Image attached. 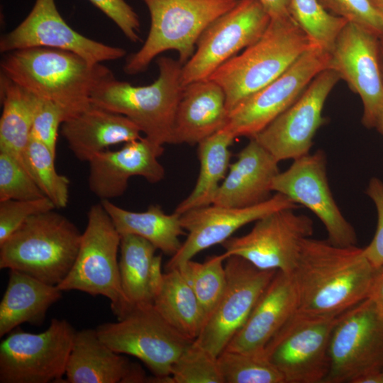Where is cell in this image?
Listing matches in <instances>:
<instances>
[{"label":"cell","mask_w":383,"mask_h":383,"mask_svg":"<svg viewBox=\"0 0 383 383\" xmlns=\"http://www.w3.org/2000/svg\"><path fill=\"white\" fill-rule=\"evenodd\" d=\"M330 370L324 383H354L383 370V314L366 299L341 313L332 331Z\"/></svg>","instance_id":"obj_10"},{"label":"cell","mask_w":383,"mask_h":383,"mask_svg":"<svg viewBox=\"0 0 383 383\" xmlns=\"http://www.w3.org/2000/svg\"><path fill=\"white\" fill-rule=\"evenodd\" d=\"M53 210L32 216L0 245V268L58 285L76 259L82 233Z\"/></svg>","instance_id":"obj_5"},{"label":"cell","mask_w":383,"mask_h":383,"mask_svg":"<svg viewBox=\"0 0 383 383\" xmlns=\"http://www.w3.org/2000/svg\"><path fill=\"white\" fill-rule=\"evenodd\" d=\"M365 192L375 205L377 224L372 241L363 252L371 265L378 269L383 266V181L375 177L371 178Z\"/></svg>","instance_id":"obj_43"},{"label":"cell","mask_w":383,"mask_h":383,"mask_svg":"<svg viewBox=\"0 0 383 383\" xmlns=\"http://www.w3.org/2000/svg\"><path fill=\"white\" fill-rule=\"evenodd\" d=\"M76 331L67 320L57 318L40 333L13 329L0 344V382H61Z\"/></svg>","instance_id":"obj_9"},{"label":"cell","mask_w":383,"mask_h":383,"mask_svg":"<svg viewBox=\"0 0 383 383\" xmlns=\"http://www.w3.org/2000/svg\"><path fill=\"white\" fill-rule=\"evenodd\" d=\"M147 6L150 26L142 47L130 55L125 73L146 71L160 54L175 50L184 65L193 55L203 31L217 18L231 9L238 0H141Z\"/></svg>","instance_id":"obj_6"},{"label":"cell","mask_w":383,"mask_h":383,"mask_svg":"<svg viewBox=\"0 0 383 383\" xmlns=\"http://www.w3.org/2000/svg\"><path fill=\"white\" fill-rule=\"evenodd\" d=\"M272 190L312 211L322 222L328 240L338 246H353L357 235L332 195L326 174V156L318 150L293 160L274 178Z\"/></svg>","instance_id":"obj_17"},{"label":"cell","mask_w":383,"mask_h":383,"mask_svg":"<svg viewBox=\"0 0 383 383\" xmlns=\"http://www.w3.org/2000/svg\"><path fill=\"white\" fill-rule=\"evenodd\" d=\"M23 159L27 170L43 194L56 209L65 208L69 201L70 182L57 172L55 155L45 145L30 136Z\"/></svg>","instance_id":"obj_33"},{"label":"cell","mask_w":383,"mask_h":383,"mask_svg":"<svg viewBox=\"0 0 383 383\" xmlns=\"http://www.w3.org/2000/svg\"><path fill=\"white\" fill-rule=\"evenodd\" d=\"M46 196L28 200L0 201V245L33 215L55 209Z\"/></svg>","instance_id":"obj_40"},{"label":"cell","mask_w":383,"mask_h":383,"mask_svg":"<svg viewBox=\"0 0 383 383\" xmlns=\"http://www.w3.org/2000/svg\"><path fill=\"white\" fill-rule=\"evenodd\" d=\"M57 285L45 283L20 271L9 270L0 303V337L20 325H40L48 309L62 296Z\"/></svg>","instance_id":"obj_27"},{"label":"cell","mask_w":383,"mask_h":383,"mask_svg":"<svg viewBox=\"0 0 383 383\" xmlns=\"http://www.w3.org/2000/svg\"><path fill=\"white\" fill-rule=\"evenodd\" d=\"M121 235L101 201L87 213V223L72 269L57 285L62 291L78 290L101 295L111 302L117 318L131 307L121 283L118 252Z\"/></svg>","instance_id":"obj_7"},{"label":"cell","mask_w":383,"mask_h":383,"mask_svg":"<svg viewBox=\"0 0 383 383\" xmlns=\"http://www.w3.org/2000/svg\"><path fill=\"white\" fill-rule=\"evenodd\" d=\"M99 338L120 354L139 359L152 373L151 383H173V364L193 341L174 330L153 304L132 306L116 322L96 328Z\"/></svg>","instance_id":"obj_8"},{"label":"cell","mask_w":383,"mask_h":383,"mask_svg":"<svg viewBox=\"0 0 383 383\" xmlns=\"http://www.w3.org/2000/svg\"><path fill=\"white\" fill-rule=\"evenodd\" d=\"M65 376L68 383H147L150 379L140 365L113 350L90 328L76 331Z\"/></svg>","instance_id":"obj_23"},{"label":"cell","mask_w":383,"mask_h":383,"mask_svg":"<svg viewBox=\"0 0 383 383\" xmlns=\"http://www.w3.org/2000/svg\"><path fill=\"white\" fill-rule=\"evenodd\" d=\"M289 11L311 43L330 53L338 35L348 23L329 13L319 0H289Z\"/></svg>","instance_id":"obj_35"},{"label":"cell","mask_w":383,"mask_h":383,"mask_svg":"<svg viewBox=\"0 0 383 383\" xmlns=\"http://www.w3.org/2000/svg\"><path fill=\"white\" fill-rule=\"evenodd\" d=\"M173 383H223L218 357L193 340L174 362Z\"/></svg>","instance_id":"obj_37"},{"label":"cell","mask_w":383,"mask_h":383,"mask_svg":"<svg viewBox=\"0 0 383 383\" xmlns=\"http://www.w3.org/2000/svg\"><path fill=\"white\" fill-rule=\"evenodd\" d=\"M235 139L229 131L222 128L198 144L199 177L192 192L177 205L175 212L182 214L213 204L228 173L231 157L229 148Z\"/></svg>","instance_id":"obj_31"},{"label":"cell","mask_w":383,"mask_h":383,"mask_svg":"<svg viewBox=\"0 0 383 383\" xmlns=\"http://www.w3.org/2000/svg\"><path fill=\"white\" fill-rule=\"evenodd\" d=\"M295 210L279 209L260 218L247 234L224 241V252L260 270L292 273L303 240L313 232V221Z\"/></svg>","instance_id":"obj_14"},{"label":"cell","mask_w":383,"mask_h":383,"mask_svg":"<svg viewBox=\"0 0 383 383\" xmlns=\"http://www.w3.org/2000/svg\"><path fill=\"white\" fill-rule=\"evenodd\" d=\"M65 120L60 107L36 96L30 136L45 145L55 155L58 131Z\"/></svg>","instance_id":"obj_41"},{"label":"cell","mask_w":383,"mask_h":383,"mask_svg":"<svg viewBox=\"0 0 383 383\" xmlns=\"http://www.w3.org/2000/svg\"><path fill=\"white\" fill-rule=\"evenodd\" d=\"M226 95L215 82L202 79L183 87L177 109L172 144H199L226 123Z\"/></svg>","instance_id":"obj_26"},{"label":"cell","mask_w":383,"mask_h":383,"mask_svg":"<svg viewBox=\"0 0 383 383\" xmlns=\"http://www.w3.org/2000/svg\"><path fill=\"white\" fill-rule=\"evenodd\" d=\"M340 79L334 70H324L287 110L250 138L279 162L309 154L316 133L325 122L323 109L326 99Z\"/></svg>","instance_id":"obj_16"},{"label":"cell","mask_w":383,"mask_h":383,"mask_svg":"<svg viewBox=\"0 0 383 383\" xmlns=\"http://www.w3.org/2000/svg\"><path fill=\"white\" fill-rule=\"evenodd\" d=\"M329 13L383 39V11L372 0H319Z\"/></svg>","instance_id":"obj_39"},{"label":"cell","mask_w":383,"mask_h":383,"mask_svg":"<svg viewBox=\"0 0 383 383\" xmlns=\"http://www.w3.org/2000/svg\"><path fill=\"white\" fill-rule=\"evenodd\" d=\"M376 270L363 248L305 238L292 272L296 313L338 316L368 298Z\"/></svg>","instance_id":"obj_1"},{"label":"cell","mask_w":383,"mask_h":383,"mask_svg":"<svg viewBox=\"0 0 383 383\" xmlns=\"http://www.w3.org/2000/svg\"><path fill=\"white\" fill-rule=\"evenodd\" d=\"M368 299L374 302L383 314V266L376 270Z\"/></svg>","instance_id":"obj_45"},{"label":"cell","mask_w":383,"mask_h":383,"mask_svg":"<svg viewBox=\"0 0 383 383\" xmlns=\"http://www.w3.org/2000/svg\"><path fill=\"white\" fill-rule=\"evenodd\" d=\"M1 74L33 95L52 102L65 120L91 104L94 90L114 76L101 63H92L67 50L29 48L4 54Z\"/></svg>","instance_id":"obj_2"},{"label":"cell","mask_w":383,"mask_h":383,"mask_svg":"<svg viewBox=\"0 0 383 383\" xmlns=\"http://www.w3.org/2000/svg\"><path fill=\"white\" fill-rule=\"evenodd\" d=\"M156 63L159 75L152 84L137 87L113 76L94 90L91 101L126 116L145 137L164 145L172 144L175 114L183 89V65L167 56L158 57Z\"/></svg>","instance_id":"obj_4"},{"label":"cell","mask_w":383,"mask_h":383,"mask_svg":"<svg viewBox=\"0 0 383 383\" xmlns=\"http://www.w3.org/2000/svg\"><path fill=\"white\" fill-rule=\"evenodd\" d=\"M299 205L287 196L276 193L267 201L245 208L211 204L181 214V223L187 236L177 252L165 266L166 271L178 268L199 252L222 244L241 227L279 209H297Z\"/></svg>","instance_id":"obj_20"},{"label":"cell","mask_w":383,"mask_h":383,"mask_svg":"<svg viewBox=\"0 0 383 383\" xmlns=\"http://www.w3.org/2000/svg\"><path fill=\"white\" fill-rule=\"evenodd\" d=\"M223 383H284L263 353L224 350L218 356Z\"/></svg>","instance_id":"obj_36"},{"label":"cell","mask_w":383,"mask_h":383,"mask_svg":"<svg viewBox=\"0 0 383 383\" xmlns=\"http://www.w3.org/2000/svg\"><path fill=\"white\" fill-rule=\"evenodd\" d=\"M140 133L126 116L93 104L61 126V134L70 150L84 162L110 146L140 138Z\"/></svg>","instance_id":"obj_25"},{"label":"cell","mask_w":383,"mask_h":383,"mask_svg":"<svg viewBox=\"0 0 383 383\" xmlns=\"http://www.w3.org/2000/svg\"><path fill=\"white\" fill-rule=\"evenodd\" d=\"M339 316L295 312L271 339L264 353L284 383L325 382L330 370V338Z\"/></svg>","instance_id":"obj_12"},{"label":"cell","mask_w":383,"mask_h":383,"mask_svg":"<svg viewBox=\"0 0 383 383\" xmlns=\"http://www.w3.org/2000/svg\"><path fill=\"white\" fill-rule=\"evenodd\" d=\"M44 196L25 165L12 155L0 151V201Z\"/></svg>","instance_id":"obj_38"},{"label":"cell","mask_w":383,"mask_h":383,"mask_svg":"<svg viewBox=\"0 0 383 383\" xmlns=\"http://www.w3.org/2000/svg\"><path fill=\"white\" fill-rule=\"evenodd\" d=\"M29 48H50L76 53L92 63L117 60L126 51L96 41L72 29L55 0H35L28 16L0 40L3 54Z\"/></svg>","instance_id":"obj_18"},{"label":"cell","mask_w":383,"mask_h":383,"mask_svg":"<svg viewBox=\"0 0 383 383\" xmlns=\"http://www.w3.org/2000/svg\"><path fill=\"white\" fill-rule=\"evenodd\" d=\"M259 1L272 19L291 16L289 11V0Z\"/></svg>","instance_id":"obj_44"},{"label":"cell","mask_w":383,"mask_h":383,"mask_svg":"<svg viewBox=\"0 0 383 383\" xmlns=\"http://www.w3.org/2000/svg\"><path fill=\"white\" fill-rule=\"evenodd\" d=\"M270 21L259 0H238L199 38L194 53L182 66V87L208 79L221 65L255 43Z\"/></svg>","instance_id":"obj_13"},{"label":"cell","mask_w":383,"mask_h":383,"mask_svg":"<svg viewBox=\"0 0 383 383\" xmlns=\"http://www.w3.org/2000/svg\"><path fill=\"white\" fill-rule=\"evenodd\" d=\"M382 372H372L357 378L354 383H382Z\"/></svg>","instance_id":"obj_46"},{"label":"cell","mask_w":383,"mask_h":383,"mask_svg":"<svg viewBox=\"0 0 383 383\" xmlns=\"http://www.w3.org/2000/svg\"><path fill=\"white\" fill-rule=\"evenodd\" d=\"M279 162L255 139L250 138L230 165L212 204L245 208L267 201L271 197L272 181L280 172Z\"/></svg>","instance_id":"obj_24"},{"label":"cell","mask_w":383,"mask_h":383,"mask_svg":"<svg viewBox=\"0 0 383 383\" xmlns=\"http://www.w3.org/2000/svg\"><path fill=\"white\" fill-rule=\"evenodd\" d=\"M296 308L297 293L292 273L277 271L245 323L224 350L263 353Z\"/></svg>","instance_id":"obj_22"},{"label":"cell","mask_w":383,"mask_h":383,"mask_svg":"<svg viewBox=\"0 0 383 383\" xmlns=\"http://www.w3.org/2000/svg\"><path fill=\"white\" fill-rule=\"evenodd\" d=\"M0 99L3 107L0 151L12 155L25 165L23 155L31 135L36 96L1 74Z\"/></svg>","instance_id":"obj_32"},{"label":"cell","mask_w":383,"mask_h":383,"mask_svg":"<svg viewBox=\"0 0 383 383\" xmlns=\"http://www.w3.org/2000/svg\"><path fill=\"white\" fill-rule=\"evenodd\" d=\"M331 62L328 51L312 44L280 76L234 107L223 128L235 138L254 137L287 110L317 74L331 68Z\"/></svg>","instance_id":"obj_11"},{"label":"cell","mask_w":383,"mask_h":383,"mask_svg":"<svg viewBox=\"0 0 383 383\" xmlns=\"http://www.w3.org/2000/svg\"><path fill=\"white\" fill-rule=\"evenodd\" d=\"M374 128L383 135V106L377 117Z\"/></svg>","instance_id":"obj_47"},{"label":"cell","mask_w":383,"mask_h":383,"mask_svg":"<svg viewBox=\"0 0 383 383\" xmlns=\"http://www.w3.org/2000/svg\"><path fill=\"white\" fill-rule=\"evenodd\" d=\"M227 257L223 252L211 256L203 262L189 260L177 268L196 296L206 320L223 292L226 281L225 261Z\"/></svg>","instance_id":"obj_34"},{"label":"cell","mask_w":383,"mask_h":383,"mask_svg":"<svg viewBox=\"0 0 383 383\" xmlns=\"http://www.w3.org/2000/svg\"><path fill=\"white\" fill-rule=\"evenodd\" d=\"M312 44L292 16L270 18L262 35L208 78L223 90L229 113L285 72Z\"/></svg>","instance_id":"obj_3"},{"label":"cell","mask_w":383,"mask_h":383,"mask_svg":"<svg viewBox=\"0 0 383 383\" xmlns=\"http://www.w3.org/2000/svg\"><path fill=\"white\" fill-rule=\"evenodd\" d=\"M120 235L131 234L141 237L164 254L175 255L182 246L180 236L184 234L181 214L166 213L157 204L145 211L124 209L111 201H101Z\"/></svg>","instance_id":"obj_29"},{"label":"cell","mask_w":383,"mask_h":383,"mask_svg":"<svg viewBox=\"0 0 383 383\" xmlns=\"http://www.w3.org/2000/svg\"><path fill=\"white\" fill-rule=\"evenodd\" d=\"M379 51L381 53L383 54V39L379 40ZM380 65H381V69H382V72L383 75V61H382V63L380 62Z\"/></svg>","instance_id":"obj_48"},{"label":"cell","mask_w":383,"mask_h":383,"mask_svg":"<svg viewBox=\"0 0 383 383\" xmlns=\"http://www.w3.org/2000/svg\"><path fill=\"white\" fill-rule=\"evenodd\" d=\"M382 383H383V370L382 372Z\"/></svg>","instance_id":"obj_50"},{"label":"cell","mask_w":383,"mask_h":383,"mask_svg":"<svg viewBox=\"0 0 383 383\" xmlns=\"http://www.w3.org/2000/svg\"><path fill=\"white\" fill-rule=\"evenodd\" d=\"M164 150V145L141 137L119 150L95 154L88 162L89 190L101 201H111L124 194L132 177L153 184L162 181L165 172L158 159Z\"/></svg>","instance_id":"obj_21"},{"label":"cell","mask_w":383,"mask_h":383,"mask_svg":"<svg viewBox=\"0 0 383 383\" xmlns=\"http://www.w3.org/2000/svg\"><path fill=\"white\" fill-rule=\"evenodd\" d=\"M118 27L132 43L140 41L138 15L126 0H88Z\"/></svg>","instance_id":"obj_42"},{"label":"cell","mask_w":383,"mask_h":383,"mask_svg":"<svg viewBox=\"0 0 383 383\" xmlns=\"http://www.w3.org/2000/svg\"><path fill=\"white\" fill-rule=\"evenodd\" d=\"M155 247L138 235H121L118 261L121 287L131 306L153 304L162 279V256Z\"/></svg>","instance_id":"obj_28"},{"label":"cell","mask_w":383,"mask_h":383,"mask_svg":"<svg viewBox=\"0 0 383 383\" xmlns=\"http://www.w3.org/2000/svg\"><path fill=\"white\" fill-rule=\"evenodd\" d=\"M372 1L383 11V0H372Z\"/></svg>","instance_id":"obj_49"},{"label":"cell","mask_w":383,"mask_h":383,"mask_svg":"<svg viewBox=\"0 0 383 383\" xmlns=\"http://www.w3.org/2000/svg\"><path fill=\"white\" fill-rule=\"evenodd\" d=\"M153 306L174 330L190 340L198 337L206 321L196 296L177 269L163 274Z\"/></svg>","instance_id":"obj_30"},{"label":"cell","mask_w":383,"mask_h":383,"mask_svg":"<svg viewBox=\"0 0 383 383\" xmlns=\"http://www.w3.org/2000/svg\"><path fill=\"white\" fill-rule=\"evenodd\" d=\"M226 281L216 306L194 341L218 356L243 326L277 270H263L236 255L225 261Z\"/></svg>","instance_id":"obj_15"},{"label":"cell","mask_w":383,"mask_h":383,"mask_svg":"<svg viewBox=\"0 0 383 383\" xmlns=\"http://www.w3.org/2000/svg\"><path fill=\"white\" fill-rule=\"evenodd\" d=\"M331 54V68L361 99L363 125L374 127L383 106L379 39L364 28L347 23L338 35Z\"/></svg>","instance_id":"obj_19"}]
</instances>
